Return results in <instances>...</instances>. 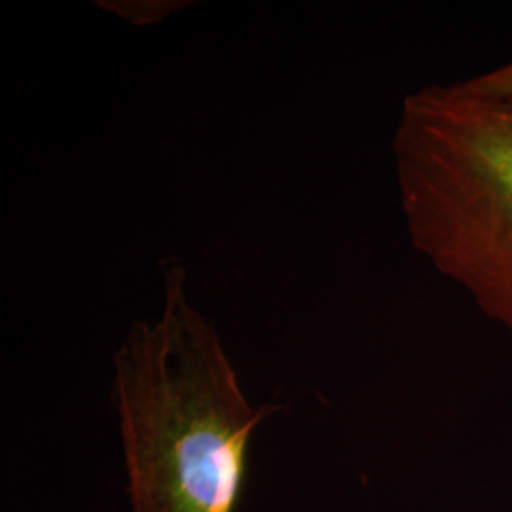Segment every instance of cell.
<instances>
[{"label": "cell", "mask_w": 512, "mask_h": 512, "mask_svg": "<svg viewBox=\"0 0 512 512\" xmlns=\"http://www.w3.org/2000/svg\"><path fill=\"white\" fill-rule=\"evenodd\" d=\"M162 270L160 315L133 321L112 357L131 511L236 512L249 440L279 406L249 403L183 262Z\"/></svg>", "instance_id": "1"}, {"label": "cell", "mask_w": 512, "mask_h": 512, "mask_svg": "<svg viewBox=\"0 0 512 512\" xmlns=\"http://www.w3.org/2000/svg\"><path fill=\"white\" fill-rule=\"evenodd\" d=\"M391 148L414 249L512 332V99L427 86Z\"/></svg>", "instance_id": "2"}, {"label": "cell", "mask_w": 512, "mask_h": 512, "mask_svg": "<svg viewBox=\"0 0 512 512\" xmlns=\"http://www.w3.org/2000/svg\"><path fill=\"white\" fill-rule=\"evenodd\" d=\"M456 93L475 99H512V63H507L490 73L450 84Z\"/></svg>", "instance_id": "3"}]
</instances>
